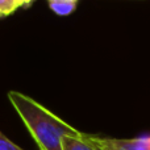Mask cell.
<instances>
[{
  "label": "cell",
  "mask_w": 150,
  "mask_h": 150,
  "mask_svg": "<svg viewBox=\"0 0 150 150\" xmlns=\"http://www.w3.org/2000/svg\"><path fill=\"white\" fill-rule=\"evenodd\" d=\"M8 100L23 120L40 150H62L63 137L80 134L78 129L28 95L9 91Z\"/></svg>",
  "instance_id": "obj_1"
},
{
  "label": "cell",
  "mask_w": 150,
  "mask_h": 150,
  "mask_svg": "<svg viewBox=\"0 0 150 150\" xmlns=\"http://www.w3.org/2000/svg\"><path fill=\"white\" fill-rule=\"evenodd\" d=\"M96 150H150V136L138 138H112L86 134Z\"/></svg>",
  "instance_id": "obj_2"
},
{
  "label": "cell",
  "mask_w": 150,
  "mask_h": 150,
  "mask_svg": "<svg viewBox=\"0 0 150 150\" xmlns=\"http://www.w3.org/2000/svg\"><path fill=\"white\" fill-rule=\"evenodd\" d=\"M62 150H96V148L86 138V133L78 136H66L62 140Z\"/></svg>",
  "instance_id": "obj_3"
},
{
  "label": "cell",
  "mask_w": 150,
  "mask_h": 150,
  "mask_svg": "<svg viewBox=\"0 0 150 150\" xmlns=\"http://www.w3.org/2000/svg\"><path fill=\"white\" fill-rule=\"evenodd\" d=\"M50 9L58 16H67L76 8L78 0H47Z\"/></svg>",
  "instance_id": "obj_4"
},
{
  "label": "cell",
  "mask_w": 150,
  "mask_h": 150,
  "mask_svg": "<svg viewBox=\"0 0 150 150\" xmlns=\"http://www.w3.org/2000/svg\"><path fill=\"white\" fill-rule=\"evenodd\" d=\"M29 5V0H0V17H7L18 8H26Z\"/></svg>",
  "instance_id": "obj_5"
},
{
  "label": "cell",
  "mask_w": 150,
  "mask_h": 150,
  "mask_svg": "<svg viewBox=\"0 0 150 150\" xmlns=\"http://www.w3.org/2000/svg\"><path fill=\"white\" fill-rule=\"evenodd\" d=\"M0 150H24L0 132Z\"/></svg>",
  "instance_id": "obj_6"
},
{
  "label": "cell",
  "mask_w": 150,
  "mask_h": 150,
  "mask_svg": "<svg viewBox=\"0 0 150 150\" xmlns=\"http://www.w3.org/2000/svg\"><path fill=\"white\" fill-rule=\"evenodd\" d=\"M34 1V0H29V3H30V4H32V3H33Z\"/></svg>",
  "instance_id": "obj_7"
}]
</instances>
